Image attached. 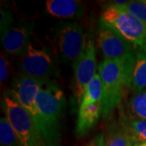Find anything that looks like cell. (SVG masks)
I'll return each instance as SVG.
<instances>
[{
	"mask_svg": "<svg viewBox=\"0 0 146 146\" xmlns=\"http://www.w3.org/2000/svg\"><path fill=\"white\" fill-rule=\"evenodd\" d=\"M129 108L134 116L146 120V89L135 92L129 102Z\"/></svg>",
	"mask_w": 146,
	"mask_h": 146,
	"instance_id": "16",
	"label": "cell"
},
{
	"mask_svg": "<svg viewBox=\"0 0 146 146\" xmlns=\"http://www.w3.org/2000/svg\"><path fill=\"white\" fill-rule=\"evenodd\" d=\"M123 127L131 143L140 145L146 142V120L131 119L127 121Z\"/></svg>",
	"mask_w": 146,
	"mask_h": 146,
	"instance_id": "14",
	"label": "cell"
},
{
	"mask_svg": "<svg viewBox=\"0 0 146 146\" xmlns=\"http://www.w3.org/2000/svg\"><path fill=\"white\" fill-rule=\"evenodd\" d=\"M47 12L51 16L64 19H80L84 16L83 6L76 0H48Z\"/></svg>",
	"mask_w": 146,
	"mask_h": 146,
	"instance_id": "11",
	"label": "cell"
},
{
	"mask_svg": "<svg viewBox=\"0 0 146 146\" xmlns=\"http://www.w3.org/2000/svg\"><path fill=\"white\" fill-rule=\"evenodd\" d=\"M0 143L1 146H19L16 132L6 117L0 119Z\"/></svg>",
	"mask_w": 146,
	"mask_h": 146,
	"instance_id": "17",
	"label": "cell"
},
{
	"mask_svg": "<svg viewBox=\"0 0 146 146\" xmlns=\"http://www.w3.org/2000/svg\"><path fill=\"white\" fill-rule=\"evenodd\" d=\"M5 117L16 132L19 146H49L30 115L14 97L6 94L3 102Z\"/></svg>",
	"mask_w": 146,
	"mask_h": 146,
	"instance_id": "3",
	"label": "cell"
},
{
	"mask_svg": "<svg viewBox=\"0 0 146 146\" xmlns=\"http://www.w3.org/2000/svg\"><path fill=\"white\" fill-rule=\"evenodd\" d=\"M135 146H145V145H144V144H140V145H136Z\"/></svg>",
	"mask_w": 146,
	"mask_h": 146,
	"instance_id": "23",
	"label": "cell"
},
{
	"mask_svg": "<svg viewBox=\"0 0 146 146\" xmlns=\"http://www.w3.org/2000/svg\"><path fill=\"white\" fill-rule=\"evenodd\" d=\"M86 146H105V138L102 133H98Z\"/></svg>",
	"mask_w": 146,
	"mask_h": 146,
	"instance_id": "22",
	"label": "cell"
},
{
	"mask_svg": "<svg viewBox=\"0 0 146 146\" xmlns=\"http://www.w3.org/2000/svg\"><path fill=\"white\" fill-rule=\"evenodd\" d=\"M13 17L9 11L1 9L0 11V31L1 34L12 27Z\"/></svg>",
	"mask_w": 146,
	"mask_h": 146,
	"instance_id": "20",
	"label": "cell"
},
{
	"mask_svg": "<svg viewBox=\"0 0 146 146\" xmlns=\"http://www.w3.org/2000/svg\"><path fill=\"white\" fill-rule=\"evenodd\" d=\"M44 81L21 74L13 80L11 94L26 110L33 120L41 130L42 122L37 109L36 98L44 84Z\"/></svg>",
	"mask_w": 146,
	"mask_h": 146,
	"instance_id": "9",
	"label": "cell"
},
{
	"mask_svg": "<svg viewBox=\"0 0 146 146\" xmlns=\"http://www.w3.org/2000/svg\"><path fill=\"white\" fill-rule=\"evenodd\" d=\"M9 75V64L6 58L1 54L0 56V80L2 83L5 82Z\"/></svg>",
	"mask_w": 146,
	"mask_h": 146,
	"instance_id": "21",
	"label": "cell"
},
{
	"mask_svg": "<svg viewBox=\"0 0 146 146\" xmlns=\"http://www.w3.org/2000/svg\"><path fill=\"white\" fill-rule=\"evenodd\" d=\"M131 88L135 92L146 89V52L142 50L136 51Z\"/></svg>",
	"mask_w": 146,
	"mask_h": 146,
	"instance_id": "13",
	"label": "cell"
},
{
	"mask_svg": "<svg viewBox=\"0 0 146 146\" xmlns=\"http://www.w3.org/2000/svg\"><path fill=\"white\" fill-rule=\"evenodd\" d=\"M41 131L49 146H59V125L65 106L63 92L52 81L45 82L36 98Z\"/></svg>",
	"mask_w": 146,
	"mask_h": 146,
	"instance_id": "1",
	"label": "cell"
},
{
	"mask_svg": "<svg viewBox=\"0 0 146 146\" xmlns=\"http://www.w3.org/2000/svg\"><path fill=\"white\" fill-rule=\"evenodd\" d=\"M105 146H132L123 126L114 127L110 131Z\"/></svg>",
	"mask_w": 146,
	"mask_h": 146,
	"instance_id": "18",
	"label": "cell"
},
{
	"mask_svg": "<svg viewBox=\"0 0 146 146\" xmlns=\"http://www.w3.org/2000/svg\"><path fill=\"white\" fill-rule=\"evenodd\" d=\"M50 43L54 52L65 63L76 62L85 45L81 26L76 22H61L53 29Z\"/></svg>",
	"mask_w": 146,
	"mask_h": 146,
	"instance_id": "6",
	"label": "cell"
},
{
	"mask_svg": "<svg viewBox=\"0 0 146 146\" xmlns=\"http://www.w3.org/2000/svg\"><path fill=\"white\" fill-rule=\"evenodd\" d=\"M143 144H144V145L146 146V142H145V143H143Z\"/></svg>",
	"mask_w": 146,
	"mask_h": 146,
	"instance_id": "24",
	"label": "cell"
},
{
	"mask_svg": "<svg viewBox=\"0 0 146 146\" xmlns=\"http://www.w3.org/2000/svg\"><path fill=\"white\" fill-rule=\"evenodd\" d=\"M21 70L23 75L44 82L51 81L50 79L56 76L54 63L48 50L31 42L21 54Z\"/></svg>",
	"mask_w": 146,
	"mask_h": 146,
	"instance_id": "7",
	"label": "cell"
},
{
	"mask_svg": "<svg viewBox=\"0 0 146 146\" xmlns=\"http://www.w3.org/2000/svg\"><path fill=\"white\" fill-rule=\"evenodd\" d=\"M73 68V96L76 102L80 104L85 89L96 75V50L91 39H86L83 50L74 63Z\"/></svg>",
	"mask_w": 146,
	"mask_h": 146,
	"instance_id": "8",
	"label": "cell"
},
{
	"mask_svg": "<svg viewBox=\"0 0 146 146\" xmlns=\"http://www.w3.org/2000/svg\"><path fill=\"white\" fill-rule=\"evenodd\" d=\"M98 45L105 58L116 60L122 63L127 88H131L132 74L136 63V51L134 46L119 33L100 20Z\"/></svg>",
	"mask_w": 146,
	"mask_h": 146,
	"instance_id": "2",
	"label": "cell"
},
{
	"mask_svg": "<svg viewBox=\"0 0 146 146\" xmlns=\"http://www.w3.org/2000/svg\"><path fill=\"white\" fill-rule=\"evenodd\" d=\"M32 31L33 26L29 24L11 27L1 34L4 50L11 54H21L29 43Z\"/></svg>",
	"mask_w": 146,
	"mask_h": 146,
	"instance_id": "10",
	"label": "cell"
},
{
	"mask_svg": "<svg viewBox=\"0 0 146 146\" xmlns=\"http://www.w3.org/2000/svg\"><path fill=\"white\" fill-rule=\"evenodd\" d=\"M102 111V102L80 107L76 124V133L80 136H84L99 119Z\"/></svg>",
	"mask_w": 146,
	"mask_h": 146,
	"instance_id": "12",
	"label": "cell"
},
{
	"mask_svg": "<svg viewBox=\"0 0 146 146\" xmlns=\"http://www.w3.org/2000/svg\"><path fill=\"white\" fill-rule=\"evenodd\" d=\"M101 21L115 29L134 46L146 52V24L121 6L111 4L106 7Z\"/></svg>",
	"mask_w": 146,
	"mask_h": 146,
	"instance_id": "4",
	"label": "cell"
},
{
	"mask_svg": "<svg viewBox=\"0 0 146 146\" xmlns=\"http://www.w3.org/2000/svg\"><path fill=\"white\" fill-rule=\"evenodd\" d=\"M102 84V111L104 117L109 116L119 105L125 86L123 68L122 63L116 60L105 58L98 67Z\"/></svg>",
	"mask_w": 146,
	"mask_h": 146,
	"instance_id": "5",
	"label": "cell"
},
{
	"mask_svg": "<svg viewBox=\"0 0 146 146\" xmlns=\"http://www.w3.org/2000/svg\"><path fill=\"white\" fill-rule=\"evenodd\" d=\"M131 15L146 24V0L131 1L126 4L120 5Z\"/></svg>",
	"mask_w": 146,
	"mask_h": 146,
	"instance_id": "19",
	"label": "cell"
},
{
	"mask_svg": "<svg viewBox=\"0 0 146 146\" xmlns=\"http://www.w3.org/2000/svg\"><path fill=\"white\" fill-rule=\"evenodd\" d=\"M102 84L99 74H96L93 80L88 84L80 107H84L90 104H94L102 100Z\"/></svg>",
	"mask_w": 146,
	"mask_h": 146,
	"instance_id": "15",
	"label": "cell"
}]
</instances>
